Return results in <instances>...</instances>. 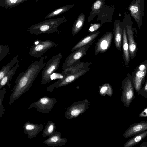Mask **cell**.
<instances>
[{"instance_id": "cell-14", "label": "cell", "mask_w": 147, "mask_h": 147, "mask_svg": "<svg viewBox=\"0 0 147 147\" xmlns=\"http://www.w3.org/2000/svg\"><path fill=\"white\" fill-rule=\"evenodd\" d=\"M114 42L115 47L119 51H121L123 40V32L120 23L116 21L114 24Z\"/></svg>"}, {"instance_id": "cell-3", "label": "cell", "mask_w": 147, "mask_h": 147, "mask_svg": "<svg viewBox=\"0 0 147 147\" xmlns=\"http://www.w3.org/2000/svg\"><path fill=\"white\" fill-rule=\"evenodd\" d=\"M122 95L120 100L126 108L130 106L133 100L136 98L134 87L131 76L126 77L122 82Z\"/></svg>"}, {"instance_id": "cell-22", "label": "cell", "mask_w": 147, "mask_h": 147, "mask_svg": "<svg viewBox=\"0 0 147 147\" xmlns=\"http://www.w3.org/2000/svg\"><path fill=\"white\" fill-rule=\"evenodd\" d=\"M123 49L124 61L127 65L129 61V53L127 36L125 29L123 28Z\"/></svg>"}, {"instance_id": "cell-4", "label": "cell", "mask_w": 147, "mask_h": 147, "mask_svg": "<svg viewBox=\"0 0 147 147\" xmlns=\"http://www.w3.org/2000/svg\"><path fill=\"white\" fill-rule=\"evenodd\" d=\"M37 42H34L29 52V55L35 58L40 57L51 48L57 45L55 42L50 40H40Z\"/></svg>"}, {"instance_id": "cell-6", "label": "cell", "mask_w": 147, "mask_h": 147, "mask_svg": "<svg viewBox=\"0 0 147 147\" xmlns=\"http://www.w3.org/2000/svg\"><path fill=\"white\" fill-rule=\"evenodd\" d=\"M147 71V61L139 66L131 76L134 89L138 95L142 88Z\"/></svg>"}, {"instance_id": "cell-17", "label": "cell", "mask_w": 147, "mask_h": 147, "mask_svg": "<svg viewBox=\"0 0 147 147\" xmlns=\"http://www.w3.org/2000/svg\"><path fill=\"white\" fill-rule=\"evenodd\" d=\"M100 33L99 31H96L85 36L74 45L71 51L73 52L95 40Z\"/></svg>"}, {"instance_id": "cell-30", "label": "cell", "mask_w": 147, "mask_h": 147, "mask_svg": "<svg viewBox=\"0 0 147 147\" xmlns=\"http://www.w3.org/2000/svg\"><path fill=\"white\" fill-rule=\"evenodd\" d=\"M140 95L144 98L147 97V79L140 92Z\"/></svg>"}, {"instance_id": "cell-23", "label": "cell", "mask_w": 147, "mask_h": 147, "mask_svg": "<svg viewBox=\"0 0 147 147\" xmlns=\"http://www.w3.org/2000/svg\"><path fill=\"white\" fill-rule=\"evenodd\" d=\"M85 16L81 13L75 20L71 29L72 34L74 36L79 32L82 28L85 21Z\"/></svg>"}, {"instance_id": "cell-29", "label": "cell", "mask_w": 147, "mask_h": 147, "mask_svg": "<svg viewBox=\"0 0 147 147\" xmlns=\"http://www.w3.org/2000/svg\"><path fill=\"white\" fill-rule=\"evenodd\" d=\"M101 26L100 23H95L91 24L89 29L90 32H94L98 30Z\"/></svg>"}, {"instance_id": "cell-11", "label": "cell", "mask_w": 147, "mask_h": 147, "mask_svg": "<svg viewBox=\"0 0 147 147\" xmlns=\"http://www.w3.org/2000/svg\"><path fill=\"white\" fill-rule=\"evenodd\" d=\"M147 130V121H141L131 125L124 133L123 136L128 138Z\"/></svg>"}, {"instance_id": "cell-2", "label": "cell", "mask_w": 147, "mask_h": 147, "mask_svg": "<svg viewBox=\"0 0 147 147\" xmlns=\"http://www.w3.org/2000/svg\"><path fill=\"white\" fill-rule=\"evenodd\" d=\"M62 57L61 54L59 53L53 56L46 63L42 72L41 78L42 84H47L51 81V75L58 69Z\"/></svg>"}, {"instance_id": "cell-20", "label": "cell", "mask_w": 147, "mask_h": 147, "mask_svg": "<svg viewBox=\"0 0 147 147\" xmlns=\"http://www.w3.org/2000/svg\"><path fill=\"white\" fill-rule=\"evenodd\" d=\"M127 31L129 54L132 59L135 57L136 51V45L134 40L133 32L131 28L127 26Z\"/></svg>"}, {"instance_id": "cell-1", "label": "cell", "mask_w": 147, "mask_h": 147, "mask_svg": "<svg viewBox=\"0 0 147 147\" xmlns=\"http://www.w3.org/2000/svg\"><path fill=\"white\" fill-rule=\"evenodd\" d=\"M47 57L46 55H44L38 60L34 61L25 71L20 73L11 91L13 92L10 96V104L28 91L41 69L45 66L46 63L44 61Z\"/></svg>"}, {"instance_id": "cell-24", "label": "cell", "mask_w": 147, "mask_h": 147, "mask_svg": "<svg viewBox=\"0 0 147 147\" xmlns=\"http://www.w3.org/2000/svg\"><path fill=\"white\" fill-rule=\"evenodd\" d=\"M19 61L18 55H17L9 63L2 67L0 71V80H1L6 73L10 71Z\"/></svg>"}, {"instance_id": "cell-18", "label": "cell", "mask_w": 147, "mask_h": 147, "mask_svg": "<svg viewBox=\"0 0 147 147\" xmlns=\"http://www.w3.org/2000/svg\"><path fill=\"white\" fill-rule=\"evenodd\" d=\"M20 65V61L15 65L6 74L4 77L0 80V90H1L5 85H8L10 86L9 82L11 81L13 76L16 73V71Z\"/></svg>"}, {"instance_id": "cell-21", "label": "cell", "mask_w": 147, "mask_h": 147, "mask_svg": "<svg viewBox=\"0 0 147 147\" xmlns=\"http://www.w3.org/2000/svg\"><path fill=\"white\" fill-rule=\"evenodd\" d=\"M147 136V130L139 133L126 142L123 145L124 147H132L142 140Z\"/></svg>"}, {"instance_id": "cell-33", "label": "cell", "mask_w": 147, "mask_h": 147, "mask_svg": "<svg viewBox=\"0 0 147 147\" xmlns=\"http://www.w3.org/2000/svg\"><path fill=\"white\" fill-rule=\"evenodd\" d=\"M139 147H147V142H145L142 143L140 146H139Z\"/></svg>"}, {"instance_id": "cell-10", "label": "cell", "mask_w": 147, "mask_h": 147, "mask_svg": "<svg viewBox=\"0 0 147 147\" xmlns=\"http://www.w3.org/2000/svg\"><path fill=\"white\" fill-rule=\"evenodd\" d=\"M113 38V33L111 32H106L98 40L95 44L94 54L97 55L99 53L106 52L110 48Z\"/></svg>"}, {"instance_id": "cell-27", "label": "cell", "mask_w": 147, "mask_h": 147, "mask_svg": "<svg viewBox=\"0 0 147 147\" xmlns=\"http://www.w3.org/2000/svg\"><path fill=\"white\" fill-rule=\"evenodd\" d=\"M10 49L7 45H0V61L5 57L9 54Z\"/></svg>"}, {"instance_id": "cell-32", "label": "cell", "mask_w": 147, "mask_h": 147, "mask_svg": "<svg viewBox=\"0 0 147 147\" xmlns=\"http://www.w3.org/2000/svg\"><path fill=\"white\" fill-rule=\"evenodd\" d=\"M130 10L132 12L135 13L138 11V9L137 7L135 6H133L131 7Z\"/></svg>"}, {"instance_id": "cell-19", "label": "cell", "mask_w": 147, "mask_h": 147, "mask_svg": "<svg viewBox=\"0 0 147 147\" xmlns=\"http://www.w3.org/2000/svg\"><path fill=\"white\" fill-rule=\"evenodd\" d=\"M105 0H96L93 4L91 8V10L88 19V21L90 22L95 17L97 16L100 10L105 5Z\"/></svg>"}, {"instance_id": "cell-31", "label": "cell", "mask_w": 147, "mask_h": 147, "mask_svg": "<svg viewBox=\"0 0 147 147\" xmlns=\"http://www.w3.org/2000/svg\"><path fill=\"white\" fill-rule=\"evenodd\" d=\"M139 117H147V107L144 108L139 114Z\"/></svg>"}, {"instance_id": "cell-28", "label": "cell", "mask_w": 147, "mask_h": 147, "mask_svg": "<svg viewBox=\"0 0 147 147\" xmlns=\"http://www.w3.org/2000/svg\"><path fill=\"white\" fill-rule=\"evenodd\" d=\"M6 89L3 88L0 90V117L4 114L5 111V109L3 107L2 105L3 101L4 95L6 93Z\"/></svg>"}, {"instance_id": "cell-12", "label": "cell", "mask_w": 147, "mask_h": 147, "mask_svg": "<svg viewBox=\"0 0 147 147\" xmlns=\"http://www.w3.org/2000/svg\"><path fill=\"white\" fill-rule=\"evenodd\" d=\"M43 126L42 123L36 124L27 121L23 126V128L24 133L28 136V138L31 139L36 137L43 131Z\"/></svg>"}, {"instance_id": "cell-16", "label": "cell", "mask_w": 147, "mask_h": 147, "mask_svg": "<svg viewBox=\"0 0 147 147\" xmlns=\"http://www.w3.org/2000/svg\"><path fill=\"white\" fill-rule=\"evenodd\" d=\"M113 9L108 5H104L101 9L97 16V20H100L101 25L107 22L111 21Z\"/></svg>"}, {"instance_id": "cell-7", "label": "cell", "mask_w": 147, "mask_h": 147, "mask_svg": "<svg viewBox=\"0 0 147 147\" xmlns=\"http://www.w3.org/2000/svg\"><path fill=\"white\" fill-rule=\"evenodd\" d=\"M90 69V68L88 67L75 73L66 75L63 78L59 79L56 82L46 87V90L49 92H52L55 88H58L68 85L87 72Z\"/></svg>"}, {"instance_id": "cell-25", "label": "cell", "mask_w": 147, "mask_h": 147, "mask_svg": "<svg viewBox=\"0 0 147 147\" xmlns=\"http://www.w3.org/2000/svg\"><path fill=\"white\" fill-rule=\"evenodd\" d=\"M56 126L52 121H49L44 129L43 130L42 136L45 137L52 135L55 131Z\"/></svg>"}, {"instance_id": "cell-34", "label": "cell", "mask_w": 147, "mask_h": 147, "mask_svg": "<svg viewBox=\"0 0 147 147\" xmlns=\"http://www.w3.org/2000/svg\"><path fill=\"white\" fill-rule=\"evenodd\" d=\"M17 0H10V1L12 3H13L16 2Z\"/></svg>"}, {"instance_id": "cell-5", "label": "cell", "mask_w": 147, "mask_h": 147, "mask_svg": "<svg viewBox=\"0 0 147 147\" xmlns=\"http://www.w3.org/2000/svg\"><path fill=\"white\" fill-rule=\"evenodd\" d=\"M95 41V40L70 53L65 60L62 66V69L63 70H65L79 61L81 58L86 54L89 48Z\"/></svg>"}, {"instance_id": "cell-9", "label": "cell", "mask_w": 147, "mask_h": 147, "mask_svg": "<svg viewBox=\"0 0 147 147\" xmlns=\"http://www.w3.org/2000/svg\"><path fill=\"white\" fill-rule=\"evenodd\" d=\"M79 101L72 104L67 109L65 112V116L69 119L78 117L83 113L89 107L88 101Z\"/></svg>"}, {"instance_id": "cell-8", "label": "cell", "mask_w": 147, "mask_h": 147, "mask_svg": "<svg viewBox=\"0 0 147 147\" xmlns=\"http://www.w3.org/2000/svg\"><path fill=\"white\" fill-rule=\"evenodd\" d=\"M56 102L57 100L55 98L47 96H43L31 104L28 109L34 108L40 113H47L52 109Z\"/></svg>"}, {"instance_id": "cell-13", "label": "cell", "mask_w": 147, "mask_h": 147, "mask_svg": "<svg viewBox=\"0 0 147 147\" xmlns=\"http://www.w3.org/2000/svg\"><path fill=\"white\" fill-rule=\"evenodd\" d=\"M61 134L60 132L55 131L51 135L43 142L46 145L53 147H56L64 145L67 141L65 138L61 137Z\"/></svg>"}, {"instance_id": "cell-15", "label": "cell", "mask_w": 147, "mask_h": 147, "mask_svg": "<svg viewBox=\"0 0 147 147\" xmlns=\"http://www.w3.org/2000/svg\"><path fill=\"white\" fill-rule=\"evenodd\" d=\"M91 64V62L79 61L69 68L63 70L61 74L64 77L69 74H74L89 67Z\"/></svg>"}, {"instance_id": "cell-26", "label": "cell", "mask_w": 147, "mask_h": 147, "mask_svg": "<svg viewBox=\"0 0 147 147\" xmlns=\"http://www.w3.org/2000/svg\"><path fill=\"white\" fill-rule=\"evenodd\" d=\"M99 92L102 96L106 94L109 96H112L113 93V89L111 86L108 83H105L100 86Z\"/></svg>"}]
</instances>
